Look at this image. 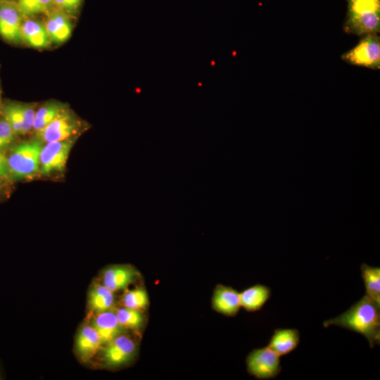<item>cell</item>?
I'll return each mask as SVG.
<instances>
[{
  "label": "cell",
  "mask_w": 380,
  "mask_h": 380,
  "mask_svg": "<svg viewBox=\"0 0 380 380\" xmlns=\"http://www.w3.org/2000/svg\"><path fill=\"white\" fill-rule=\"evenodd\" d=\"M331 325L363 335L373 348L380 344V305L365 294L346 311L323 322L325 328Z\"/></svg>",
  "instance_id": "obj_1"
},
{
  "label": "cell",
  "mask_w": 380,
  "mask_h": 380,
  "mask_svg": "<svg viewBox=\"0 0 380 380\" xmlns=\"http://www.w3.org/2000/svg\"><path fill=\"white\" fill-rule=\"evenodd\" d=\"M347 12L344 31L363 36L380 31V0H346Z\"/></svg>",
  "instance_id": "obj_2"
},
{
  "label": "cell",
  "mask_w": 380,
  "mask_h": 380,
  "mask_svg": "<svg viewBox=\"0 0 380 380\" xmlns=\"http://www.w3.org/2000/svg\"><path fill=\"white\" fill-rule=\"evenodd\" d=\"M42 142L37 138L15 146L7 157L8 175L13 179H30L39 173Z\"/></svg>",
  "instance_id": "obj_3"
},
{
  "label": "cell",
  "mask_w": 380,
  "mask_h": 380,
  "mask_svg": "<svg viewBox=\"0 0 380 380\" xmlns=\"http://www.w3.org/2000/svg\"><path fill=\"white\" fill-rule=\"evenodd\" d=\"M84 126L81 120L66 109L44 129L36 132L42 143L76 139Z\"/></svg>",
  "instance_id": "obj_4"
},
{
  "label": "cell",
  "mask_w": 380,
  "mask_h": 380,
  "mask_svg": "<svg viewBox=\"0 0 380 380\" xmlns=\"http://www.w3.org/2000/svg\"><path fill=\"white\" fill-rule=\"evenodd\" d=\"M353 49L344 53L341 59L346 63L374 70L380 68V37L377 34L362 36Z\"/></svg>",
  "instance_id": "obj_5"
},
{
  "label": "cell",
  "mask_w": 380,
  "mask_h": 380,
  "mask_svg": "<svg viewBox=\"0 0 380 380\" xmlns=\"http://www.w3.org/2000/svg\"><path fill=\"white\" fill-rule=\"evenodd\" d=\"M246 363L248 374L257 379H275L281 371L279 356L267 346L250 352Z\"/></svg>",
  "instance_id": "obj_6"
},
{
  "label": "cell",
  "mask_w": 380,
  "mask_h": 380,
  "mask_svg": "<svg viewBox=\"0 0 380 380\" xmlns=\"http://www.w3.org/2000/svg\"><path fill=\"white\" fill-rule=\"evenodd\" d=\"M76 139L46 143L39 155V173L48 175L63 172Z\"/></svg>",
  "instance_id": "obj_7"
},
{
  "label": "cell",
  "mask_w": 380,
  "mask_h": 380,
  "mask_svg": "<svg viewBox=\"0 0 380 380\" xmlns=\"http://www.w3.org/2000/svg\"><path fill=\"white\" fill-rule=\"evenodd\" d=\"M23 20L15 1H0V37L4 40L13 44L23 42L21 32Z\"/></svg>",
  "instance_id": "obj_8"
},
{
  "label": "cell",
  "mask_w": 380,
  "mask_h": 380,
  "mask_svg": "<svg viewBox=\"0 0 380 380\" xmlns=\"http://www.w3.org/2000/svg\"><path fill=\"white\" fill-rule=\"evenodd\" d=\"M102 360L105 366L118 367L126 365L136 354V343L128 336L120 334L103 346Z\"/></svg>",
  "instance_id": "obj_9"
},
{
  "label": "cell",
  "mask_w": 380,
  "mask_h": 380,
  "mask_svg": "<svg viewBox=\"0 0 380 380\" xmlns=\"http://www.w3.org/2000/svg\"><path fill=\"white\" fill-rule=\"evenodd\" d=\"M138 277L137 271L129 265L108 267L102 274L101 283L113 293L125 290Z\"/></svg>",
  "instance_id": "obj_10"
},
{
  "label": "cell",
  "mask_w": 380,
  "mask_h": 380,
  "mask_svg": "<svg viewBox=\"0 0 380 380\" xmlns=\"http://www.w3.org/2000/svg\"><path fill=\"white\" fill-rule=\"evenodd\" d=\"M102 347L101 338L91 324H85L80 329L75 337V350L80 360L89 361Z\"/></svg>",
  "instance_id": "obj_11"
},
{
  "label": "cell",
  "mask_w": 380,
  "mask_h": 380,
  "mask_svg": "<svg viewBox=\"0 0 380 380\" xmlns=\"http://www.w3.org/2000/svg\"><path fill=\"white\" fill-rule=\"evenodd\" d=\"M212 307L225 316H236L241 307L239 293L231 286L217 285L212 298Z\"/></svg>",
  "instance_id": "obj_12"
},
{
  "label": "cell",
  "mask_w": 380,
  "mask_h": 380,
  "mask_svg": "<svg viewBox=\"0 0 380 380\" xmlns=\"http://www.w3.org/2000/svg\"><path fill=\"white\" fill-rule=\"evenodd\" d=\"M46 15L44 24L51 42L59 44L67 41L72 33L70 16L55 8Z\"/></svg>",
  "instance_id": "obj_13"
},
{
  "label": "cell",
  "mask_w": 380,
  "mask_h": 380,
  "mask_svg": "<svg viewBox=\"0 0 380 380\" xmlns=\"http://www.w3.org/2000/svg\"><path fill=\"white\" fill-rule=\"evenodd\" d=\"M91 324L97 331L103 347L122 334L125 329L120 324L115 312L111 310L96 313Z\"/></svg>",
  "instance_id": "obj_14"
},
{
  "label": "cell",
  "mask_w": 380,
  "mask_h": 380,
  "mask_svg": "<svg viewBox=\"0 0 380 380\" xmlns=\"http://www.w3.org/2000/svg\"><path fill=\"white\" fill-rule=\"evenodd\" d=\"M21 32L23 42L30 47L44 49L51 43L44 22L33 17L24 18Z\"/></svg>",
  "instance_id": "obj_15"
},
{
  "label": "cell",
  "mask_w": 380,
  "mask_h": 380,
  "mask_svg": "<svg viewBox=\"0 0 380 380\" xmlns=\"http://www.w3.org/2000/svg\"><path fill=\"white\" fill-rule=\"evenodd\" d=\"M300 343V332L296 329H276L267 347L279 357L293 351Z\"/></svg>",
  "instance_id": "obj_16"
},
{
  "label": "cell",
  "mask_w": 380,
  "mask_h": 380,
  "mask_svg": "<svg viewBox=\"0 0 380 380\" xmlns=\"http://www.w3.org/2000/svg\"><path fill=\"white\" fill-rule=\"evenodd\" d=\"M271 294L270 287L257 284L239 293L241 306L248 312L258 311L270 299Z\"/></svg>",
  "instance_id": "obj_17"
},
{
  "label": "cell",
  "mask_w": 380,
  "mask_h": 380,
  "mask_svg": "<svg viewBox=\"0 0 380 380\" xmlns=\"http://www.w3.org/2000/svg\"><path fill=\"white\" fill-rule=\"evenodd\" d=\"M87 301L90 310L95 313L110 310L114 305V293L102 283H95L89 291Z\"/></svg>",
  "instance_id": "obj_18"
},
{
  "label": "cell",
  "mask_w": 380,
  "mask_h": 380,
  "mask_svg": "<svg viewBox=\"0 0 380 380\" xmlns=\"http://www.w3.org/2000/svg\"><path fill=\"white\" fill-rule=\"evenodd\" d=\"M361 277L366 295L380 305V268L363 263L360 267Z\"/></svg>",
  "instance_id": "obj_19"
},
{
  "label": "cell",
  "mask_w": 380,
  "mask_h": 380,
  "mask_svg": "<svg viewBox=\"0 0 380 380\" xmlns=\"http://www.w3.org/2000/svg\"><path fill=\"white\" fill-rule=\"evenodd\" d=\"M66 109L65 104L55 101L42 106L35 112L32 129L38 132Z\"/></svg>",
  "instance_id": "obj_20"
},
{
  "label": "cell",
  "mask_w": 380,
  "mask_h": 380,
  "mask_svg": "<svg viewBox=\"0 0 380 380\" xmlns=\"http://www.w3.org/2000/svg\"><path fill=\"white\" fill-rule=\"evenodd\" d=\"M4 118L10 124L16 134H25V122L21 103L7 102L2 108Z\"/></svg>",
  "instance_id": "obj_21"
},
{
  "label": "cell",
  "mask_w": 380,
  "mask_h": 380,
  "mask_svg": "<svg viewBox=\"0 0 380 380\" xmlns=\"http://www.w3.org/2000/svg\"><path fill=\"white\" fill-rule=\"evenodd\" d=\"M16 2L24 18L47 15L53 8V0H16Z\"/></svg>",
  "instance_id": "obj_22"
},
{
  "label": "cell",
  "mask_w": 380,
  "mask_h": 380,
  "mask_svg": "<svg viewBox=\"0 0 380 380\" xmlns=\"http://www.w3.org/2000/svg\"><path fill=\"white\" fill-rule=\"evenodd\" d=\"M115 314L124 329L138 330L142 327L144 321L142 313L137 310L122 307L118 308Z\"/></svg>",
  "instance_id": "obj_23"
},
{
  "label": "cell",
  "mask_w": 380,
  "mask_h": 380,
  "mask_svg": "<svg viewBox=\"0 0 380 380\" xmlns=\"http://www.w3.org/2000/svg\"><path fill=\"white\" fill-rule=\"evenodd\" d=\"M123 307L141 310L148 305V296L146 289L137 287L127 291L122 296Z\"/></svg>",
  "instance_id": "obj_24"
},
{
  "label": "cell",
  "mask_w": 380,
  "mask_h": 380,
  "mask_svg": "<svg viewBox=\"0 0 380 380\" xmlns=\"http://www.w3.org/2000/svg\"><path fill=\"white\" fill-rule=\"evenodd\" d=\"M15 135L10 124L4 118L0 120V151L2 152L13 143Z\"/></svg>",
  "instance_id": "obj_25"
},
{
  "label": "cell",
  "mask_w": 380,
  "mask_h": 380,
  "mask_svg": "<svg viewBox=\"0 0 380 380\" xmlns=\"http://www.w3.org/2000/svg\"><path fill=\"white\" fill-rule=\"evenodd\" d=\"M83 0H53V8L65 13L69 16L76 15Z\"/></svg>",
  "instance_id": "obj_26"
},
{
  "label": "cell",
  "mask_w": 380,
  "mask_h": 380,
  "mask_svg": "<svg viewBox=\"0 0 380 380\" xmlns=\"http://www.w3.org/2000/svg\"><path fill=\"white\" fill-rule=\"evenodd\" d=\"M8 175L7 157L0 151V178Z\"/></svg>",
  "instance_id": "obj_27"
},
{
  "label": "cell",
  "mask_w": 380,
  "mask_h": 380,
  "mask_svg": "<svg viewBox=\"0 0 380 380\" xmlns=\"http://www.w3.org/2000/svg\"><path fill=\"white\" fill-rule=\"evenodd\" d=\"M1 84H0V106H1Z\"/></svg>",
  "instance_id": "obj_28"
},
{
  "label": "cell",
  "mask_w": 380,
  "mask_h": 380,
  "mask_svg": "<svg viewBox=\"0 0 380 380\" xmlns=\"http://www.w3.org/2000/svg\"><path fill=\"white\" fill-rule=\"evenodd\" d=\"M16 1V0H0V1Z\"/></svg>",
  "instance_id": "obj_29"
},
{
  "label": "cell",
  "mask_w": 380,
  "mask_h": 380,
  "mask_svg": "<svg viewBox=\"0 0 380 380\" xmlns=\"http://www.w3.org/2000/svg\"><path fill=\"white\" fill-rule=\"evenodd\" d=\"M0 379H1V373H0Z\"/></svg>",
  "instance_id": "obj_30"
},
{
  "label": "cell",
  "mask_w": 380,
  "mask_h": 380,
  "mask_svg": "<svg viewBox=\"0 0 380 380\" xmlns=\"http://www.w3.org/2000/svg\"><path fill=\"white\" fill-rule=\"evenodd\" d=\"M0 188H1V182H0Z\"/></svg>",
  "instance_id": "obj_31"
}]
</instances>
